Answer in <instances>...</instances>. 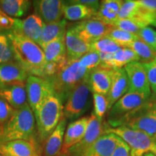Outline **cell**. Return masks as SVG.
Returning <instances> with one entry per match:
<instances>
[{"instance_id": "obj_1", "label": "cell", "mask_w": 156, "mask_h": 156, "mask_svg": "<svg viewBox=\"0 0 156 156\" xmlns=\"http://www.w3.org/2000/svg\"><path fill=\"white\" fill-rule=\"evenodd\" d=\"M6 33L12 44L15 61L29 75L44 77L46 61L42 48L18 33L13 30Z\"/></svg>"}, {"instance_id": "obj_2", "label": "cell", "mask_w": 156, "mask_h": 156, "mask_svg": "<svg viewBox=\"0 0 156 156\" xmlns=\"http://www.w3.org/2000/svg\"><path fill=\"white\" fill-rule=\"evenodd\" d=\"M36 130L34 113L28 103L15 110L5 125L0 127V144L14 140L34 142Z\"/></svg>"}, {"instance_id": "obj_3", "label": "cell", "mask_w": 156, "mask_h": 156, "mask_svg": "<svg viewBox=\"0 0 156 156\" xmlns=\"http://www.w3.org/2000/svg\"><path fill=\"white\" fill-rule=\"evenodd\" d=\"M111 125V127L126 126L156 140V99L150 98L141 106L124 115Z\"/></svg>"}, {"instance_id": "obj_4", "label": "cell", "mask_w": 156, "mask_h": 156, "mask_svg": "<svg viewBox=\"0 0 156 156\" xmlns=\"http://www.w3.org/2000/svg\"><path fill=\"white\" fill-rule=\"evenodd\" d=\"M90 71L84 68L79 61H68L58 68L54 77L48 79L51 82L54 93L62 103L67 101L70 92L78 84L88 77Z\"/></svg>"}, {"instance_id": "obj_5", "label": "cell", "mask_w": 156, "mask_h": 156, "mask_svg": "<svg viewBox=\"0 0 156 156\" xmlns=\"http://www.w3.org/2000/svg\"><path fill=\"white\" fill-rule=\"evenodd\" d=\"M63 103L55 93H52L34 112L39 139L46 140L55 129L63 116Z\"/></svg>"}, {"instance_id": "obj_6", "label": "cell", "mask_w": 156, "mask_h": 156, "mask_svg": "<svg viewBox=\"0 0 156 156\" xmlns=\"http://www.w3.org/2000/svg\"><path fill=\"white\" fill-rule=\"evenodd\" d=\"M104 132L113 133L126 142L131 149L132 155L142 156L151 151L156 140L143 132L132 129L124 126L105 128Z\"/></svg>"}, {"instance_id": "obj_7", "label": "cell", "mask_w": 156, "mask_h": 156, "mask_svg": "<svg viewBox=\"0 0 156 156\" xmlns=\"http://www.w3.org/2000/svg\"><path fill=\"white\" fill-rule=\"evenodd\" d=\"M90 92L88 77L78 84L70 92L63 109V116L66 119H75L86 112Z\"/></svg>"}, {"instance_id": "obj_8", "label": "cell", "mask_w": 156, "mask_h": 156, "mask_svg": "<svg viewBox=\"0 0 156 156\" xmlns=\"http://www.w3.org/2000/svg\"><path fill=\"white\" fill-rule=\"evenodd\" d=\"M28 103L34 113L49 95L54 93L53 86L48 79L28 75L25 83Z\"/></svg>"}, {"instance_id": "obj_9", "label": "cell", "mask_w": 156, "mask_h": 156, "mask_svg": "<svg viewBox=\"0 0 156 156\" xmlns=\"http://www.w3.org/2000/svg\"><path fill=\"white\" fill-rule=\"evenodd\" d=\"M151 96L138 93L127 92L120 98L108 112L109 123L112 124L124 115L141 106L150 100Z\"/></svg>"}, {"instance_id": "obj_10", "label": "cell", "mask_w": 156, "mask_h": 156, "mask_svg": "<svg viewBox=\"0 0 156 156\" xmlns=\"http://www.w3.org/2000/svg\"><path fill=\"white\" fill-rule=\"evenodd\" d=\"M105 127L103 124V119H100L92 113L90 116V121L85 136L73 147H72L66 154L67 156H83L88 147L104 133Z\"/></svg>"}, {"instance_id": "obj_11", "label": "cell", "mask_w": 156, "mask_h": 156, "mask_svg": "<svg viewBox=\"0 0 156 156\" xmlns=\"http://www.w3.org/2000/svg\"><path fill=\"white\" fill-rule=\"evenodd\" d=\"M124 68L129 80L128 92L142 93L151 98V90L143 64L140 62H134Z\"/></svg>"}, {"instance_id": "obj_12", "label": "cell", "mask_w": 156, "mask_h": 156, "mask_svg": "<svg viewBox=\"0 0 156 156\" xmlns=\"http://www.w3.org/2000/svg\"><path fill=\"white\" fill-rule=\"evenodd\" d=\"M72 28L82 40L91 44L106 36L112 26L97 20L89 19L74 25Z\"/></svg>"}, {"instance_id": "obj_13", "label": "cell", "mask_w": 156, "mask_h": 156, "mask_svg": "<svg viewBox=\"0 0 156 156\" xmlns=\"http://www.w3.org/2000/svg\"><path fill=\"white\" fill-rule=\"evenodd\" d=\"M36 15L44 23H52L62 20L65 2L60 0H37L33 2Z\"/></svg>"}, {"instance_id": "obj_14", "label": "cell", "mask_w": 156, "mask_h": 156, "mask_svg": "<svg viewBox=\"0 0 156 156\" xmlns=\"http://www.w3.org/2000/svg\"><path fill=\"white\" fill-rule=\"evenodd\" d=\"M90 121V116L82 117L68 124L64 136L63 146L59 156H65L72 147L80 142L85 136Z\"/></svg>"}, {"instance_id": "obj_15", "label": "cell", "mask_w": 156, "mask_h": 156, "mask_svg": "<svg viewBox=\"0 0 156 156\" xmlns=\"http://www.w3.org/2000/svg\"><path fill=\"white\" fill-rule=\"evenodd\" d=\"M44 22L36 14H33L24 20L17 19L12 30L18 33L38 45L44 27Z\"/></svg>"}, {"instance_id": "obj_16", "label": "cell", "mask_w": 156, "mask_h": 156, "mask_svg": "<svg viewBox=\"0 0 156 156\" xmlns=\"http://www.w3.org/2000/svg\"><path fill=\"white\" fill-rule=\"evenodd\" d=\"M28 74L16 62L0 65V87L9 85H25Z\"/></svg>"}, {"instance_id": "obj_17", "label": "cell", "mask_w": 156, "mask_h": 156, "mask_svg": "<svg viewBox=\"0 0 156 156\" xmlns=\"http://www.w3.org/2000/svg\"><path fill=\"white\" fill-rule=\"evenodd\" d=\"M114 69L99 66L92 70L88 77L90 88L92 93L107 95L112 85Z\"/></svg>"}, {"instance_id": "obj_18", "label": "cell", "mask_w": 156, "mask_h": 156, "mask_svg": "<svg viewBox=\"0 0 156 156\" xmlns=\"http://www.w3.org/2000/svg\"><path fill=\"white\" fill-rule=\"evenodd\" d=\"M120 140L116 134L104 132L90 146L83 156H112Z\"/></svg>"}, {"instance_id": "obj_19", "label": "cell", "mask_w": 156, "mask_h": 156, "mask_svg": "<svg viewBox=\"0 0 156 156\" xmlns=\"http://www.w3.org/2000/svg\"><path fill=\"white\" fill-rule=\"evenodd\" d=\"M65 45L67 58L69 62L77 61L91 51V44L82 40L72 27L66 31Z\"/></svg>"}, {"instance_id": "obj_20", "label": "cell", "mask_w": 156, "mask_h": 156, "mask_svg": "<svg viewBox=\"0 0 156 156\" xmlns=\"http://www.w3.org/2000/svg\"><path fill=\"white\" fill-rule=\"evenodd\" d=\"M129 80L124 68L114 70L112 85L108 95V112L120 98L128 92Z\"/></svg>"}, {"instance_id": "obj_21", "label": "cell", "mask_w": 156, "mask_h": 156, "mask_svg": "<svg viewBox=\"0 0 156 156\" xmlns=\"http://www.w3.org/2000/svg\"><path fill=\"white\" fill-rule=\"evenodd\" d=\"M67 120L64 116L60 120L54 132L50 134L46 140L45 143L44 156H59L61 153L62 146H63L64 136L67 127Z\"/></svg>"}, {"instance_id": "obj_22", "label": "cell", "mask_w": 156, "mask_h": 156, "mask_svg": "<svg viewBox=\"0 0 156 156\" xmlns=\"http://www.w3.org/2000/svg\"><path fill=\"white\" fill-rule=\"evenodd\" d=\"M0 154L3 156H40L34 142L14 140L0 144Z\"/></svg>"}, {"instance_id": "obj_23", "label": "cell", "mask_w": 156, "mask_h": 156, "mask_svg": "<svg viewBox=\"0 0 156 156\" xmlns=\"http://www.w3.org/2000/svg\"><path fill=\"white\" fill-rule=\"evenodd\" d=\"M0 98L8 103L15 110L22 108L28 103L25 85H15L0 87Z\"/></svg>"}, {"instance_id": "obj_24", "label": "cell", "mask_w": 156, "mask_h": 156, "mask_svg": "<svg viewBox=\"0 0 156 156\" xmlns=\"http://www.w3.org/2000/svg\"><path fill=\"white\" fill-rule=\"evenodd\" d=\"M66 26L67 22L65 20L48 24L44 23L38 46L43 49L49 43L65 36L67 31Z\"/></svg>"}, {"instance_id": "obj_25", "label": "cell", "mask_w": 156, "mask_h": 156, "mask_svg": "<svg viewBox=\"0 0 156 156\" xmlns=\"http://www.w3.org/2000/svg\"><path fill=\"white\" fill-rule=\"evenodd\" d=\"M95 13L96 11L93 9L75 1L69 2L64 5V17L68 20H86L93 18Z\"/></svg>"}, {"instance_id": "obj_26", "label": "cell", "mask_w": 156, "mask_h": 156, "mask_svg": "<svg viewBox=\"0 0 156 156\" xmlns=\"http://www.w3.org/2000/svg\"><path fill=\"white\" fill-rule=\"evenodd\" d=\"M46 63L59 64L67 59L65 36L49 43L43 48Z\"/></svg>"}, {"instance_id": "obj_27", "label": "cell", "mask_w": 156, "mask_h": 156, "mask_svg": "<svg viewBox=\"0 0 156 156\" xmlns=\"http://www.w3.org/2000/svg\"><path fill=\"white\" fill-rule=\"evenodd\" d=\"M31 5L28 0H0V9L12 18H19L26 14Z\"/></svg>"}, {"instance_id": "obj_28", "label": "cell", "mask_w": 156, "mask_h": 156, "mask_svg": "<svg viewBox=\"0 0 156 156\" xmlns=\"http://www.w3.org/2000/svg\"><path fill=\"white\" fill-rule=\"evenodd\" d=\"M134 62H140L139 57L130 48L124 47L115 54H113L108 67L114 69H122L128 64Z\"/></svg>"}, {"instance_id": "obj_29", "label": "cell", "mask_w": 156, "mask_h": 156, "mask_svg": "<svg viewBox=\"0 0 156 156\" xmlns=\"http://www.w3.org/2000/svg\"><path fill=\"white\" fill-rule=\"evenodd\" d=\"M126 48L133 51L142 63H148L156 58V51L138 38L129 44Z\"/></svg>"}, {"instance_id": "obj_30", "label": "cell", "mask_w": 156, "mask_h": 156, "mask_svg": "<svg viewBox=\"0 0 156 156\" xmlns=\"http://www.w3.org/2000/svg\"><path fill=\"white\" fill-rule=\"evenodd\" d=\"M15 61L14 51L6 32H0V65Z\"/></svg>"}, {"instance_id": "obj_31", "label": "cell", "mask_w": 156, "mask_h": 156, "mask_svg": "<svg viewBox=\"0 0 156 156\" xmlns=\"http://www.w3.org/2000/svg\"><path fill=\"white\" fill-rule=\"evenodd\" d=\"M106 37L120 45L122 47H126L129 44L138 38V36L136 34L126 32L114 27L111 28L108 34L106 35Z\"/></svg>"}, {"instance_id": "obj_32", "label": "cell", "mask_w": 156, "mask_h": 156, "mask_svg": "<svg viewBox=\"0 0 156 156\" xmlns=\"http://www.w3.org/2000/svg\"><path fill=\"white\" fill-rule=\"evenodd\" d=\"M122 48L124 47H122L120 45L116 44L112 39L107 38L106 36L98 39L91 44V51H95L102 54H115Z\"/></svg>"}, {"instance_id": "obj_33", "label": "cell", "mask_w": 156, "mask_h": 156, "mask_svg": "<svg viewBox=\"0 0 156 156\" xmlns=\"http://www.w3.org/2000/svg\"><path fill=\"white\" fill-rule=\"evenodd\" d=\"M112 27H114V28H117L136 35L142 28H145V26L132 19H118L116 22L113 23Z\"/></svg>"}, {"instance_id": "obj_34", "label": "cell", "mask_w": 156, "mask_h": 156, "mask_svg": "<svg viewBox=\"0 0 156 156\" xmlns=\"http://www.w3.org/2000/svg\"><path fill=\"white\" fill-rule=\"evenodd\" d=\"M140 9V5L136 1L128 0L123 2L119 12V19H133Z\"/></svg>"}, {"instance_id": "obj_35", "label": "cell", "mask_w": 156, "mask_h": 156, "mask_svg": "<svg viewBox=\"0 0 156 156\" xmlns=\"http://www.w3.org/2000/svg\"><path fill=\"white\" fill-rule=\"evenodd\" d=\"M78 61L82 67L90 72L101 65L100 55L98 52L95 51H89L82 56Z\"/></svg>"}, {"instance_id": "obj_36", "label": "cell", "mask_w": 156, "mask_h": 156, "mask_svg": "<svg viewBox=\"0 0 156 156\" xmlns=\"http://www.w3.org/2000/svg\"><path fill=\"white\" fill-rule=\"evenodd\" d=\"M93 104H94V114L100 119H103L106 112L108 111V100L106 95L93 93Z\"/></svg>"}, {"instance_id": "obj_37", "label": "cell", "mask_w": 156, "mask_h": 156, "mask_svg": "<svg viewBox=\"0 0 156 156\" xmlns=\"http://www.w3.org/2000/svg\"><path fill=\"white\" fill-rule=\"evenodd\" d=\"M146 70L150 87L151 90V98H156V58L148 63H142Z\"/></svg>"}, {"instance_id": "obj_38", "label": "cell", "mask_w": 156, "mask_h": 156, "mask_svg": "<svg viewBox=\"0 0 156 156\" xmlns=\"http://www.w3.org/2000/svg\"><path fill=\"white\" fill-rule=\"evenodd\" d=\"M136 36L140 40L149 45L156 51V36L155 31L150 27H145L139 31Z\"/></svg>"}, {"instance_id": "obj_39", "label": "cell", "mask_w": 156, "mask_h": 156, "mask_svg": "<svg viewBox=\"0 0 156 156\" xmlns=\"http://www.w3.org/2000/svg\"><path fill=\"white\" fill-rule=\"evenodd\" d=\"M15 110L8 103L0 98V127L5 125L13 114Z\"/></svg>"}, {"instance_id": "obj_40", "label": "cell", "mask_w": 156, "mask_h": 156, "mask_svg": "<svg viewBox=\"0 0 156 156\" xmlns=\"http://www.w3.org/2000/svg\"><path fill=\"white\" fill-rule=\"evenodd\" d=\"M17 19L8 16L0 9V32H7L14 28Z\"/></svg>"}, {"instance_id": "obj_41", "label": "cell", "mask_w": 156, "mask_h": 156, "mask_svg": "<svg viewBox=\"0 0 156 156\" xmlns=\"http://www.w3.org/2000/svg\"><path fill=\"white\" fill-rule=\"evenodd\" d=\"M112 156H131V149L126 142L121 140Z\"/></svg>"}, {"instance_id": "obj_42", "label": "cell", "mask_w": 156, "mask_h": 156, "mask_svg": "<svg viewBox=\"0 0 156 156\" xmlns=\"http://www.w3.org/2000/svg\"><path fill=\"white\" fill-rule=\"evenodd\" d=\"M123 4V1L120 0H104L101 2V6L105 8L108 9L114 12L119 14L121 7Z\"/></svg>"}, {"instance_id": "obj_43", "label": "cell", "mask_w": 156, "mask_h": 156, "mask_svg": "<svg viewBox=\"0 0 156 156\" xmlns=\"http://www.w3.org/2000/svg\"><path fill=\"white\" fill-rule=\"evenodd\" d=\"M137 2L145 10L156 13V0H137Z\"/></svg>"}, {"instance_id": "obj_44", "label": "cell", "mask_w": 156, "mask_h": 156, "mask_svg": "<svg viewBox=\"0 0 156 156\" xmlns=\"http://www.w3.org/2000/svg\"><path fill=\"white\" fill-rule=\"evenodd\" d=\"M75 2L87 6V7H90V8L93 9L96 12L98 10L99 7H100V5H101V2L94 1V0H77V1H75Z\"/></svg>"}, {"instance_id": "obj_45", "label": "cell", "mask_w": 156, "mask_h": 156, "mask_svg": "<svg viewBox=\"0 0 156 156\" xmlns=\"http://www.w3.org/2000/svg\"><path fill=\"white\" fill-rule=\"evenodd\" d=\"M143 156H156V155L153 153L149 151V152H147V153H145V154H144Z\"/></svg>"}, {"instance_id": "obj_46", "label": "cell", "mask_w": 156, "mask_h": 156, "mask_svg": "<svg viewBox=\"0 0 156 156\" xmlns=\"http://www.w3.org/2000/svg\"><path fill=\"white\" fill-rule=\"evenodd\" d=\"M151 152H152V153H153L156 155V143L155 144V145H154V146L153 147V148H152V150H151Z\"/></svg>"}, {"instance_id": "obj_47", "label": "cell", "mask_w": 156, "mask_h": 156, "mask_svg": "<svg viewBox=\"0 0 156 156\" xmlns=\"http://www.w3.org/2000/svg\"><path fill=\"white\" fill-rule=\"evenodd\" d=\"M151 25H153V26H155V27H156V15H155V18H154V20H153V23H152V24Z\"/></svg>"}, {"instance_id": "obj_48", "label": "cell", "mask_w": 156, "mask_h": 156, "mask_svg": "<svg viewBox=\"0 0 156 156\" xmlns=\"http://www.w3.org/2000/svg\"><path fill=\"white\" fill-rule=\"evenodd\" d=\"M131 156H140V155H132V154H131ZM142 156H143V155H142Z\"/></svg>"}, {"instance_id": "obj_49", "label": "cell", "mask_w": 156, "mask_h": 156, "mask_svg": "<svg viewBox=\"0 0 156 156\" xmlns=\"http://www.w3.org/2000/svg\"><path fill=\"white\" fill-rule=\"evenodd\" d=\"M0 156H3L2 155H1V154H0Z\"/></svg>"}, {"instance_id": "obj_50", "label": "cell", "mask_w": 156, "mask_h": 156, "mask_svg": "<svg viewBox=\"0 0 156 156\" xmlns=\"http://www.w3.org/2000/svg\"><path fill=\"white\" fill-rule=\"evenodd\" d=\"M155 36H156V31H155Z\"/></svg>"}]
</instances>
